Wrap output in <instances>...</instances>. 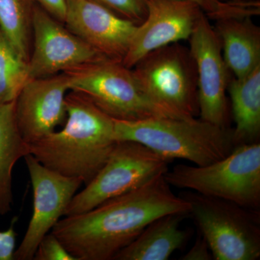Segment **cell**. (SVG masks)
<instances>
[{"instance_id": "1", "label": "cell", "mask_w": 260, "mask_h": 260, "mask_svg": "<svg viewBox=\"0 0 260 260\" xmlns=\"http://www.w3.org/2000/svg\"><path fill=\"white\" fill-rule=\"evenodd\" d=\"M164 175L85 213L67 215L51 233L77 260L114 259L155 219L189 214V203L173 192Z\"/></svg>"}, {"instance_id": "2", "label": "cell", "mask_w": 260, "mask_h": 260, "mask_svg": "<svg viewBox=\"0 0 260 260\" xmlns=\"http://www.w3.org/2000/svg\"><path fill=\"white\" fill-rule=\"evenodd\" d=\"M62 129L29 145L30 154L44 167L87 185L105 164L118 141L114 119L88 97L70 90L65 98Z\"/></svg>"}, {"instance_id": "3", "label": "cell", "mask_w": 260, "mask_h": 260, "mask_svg": "<svg viewBox=\"0 0 260 260\" xmlns=\"http://www.w3.org/2000/svg\"><path fill=\"white\" fill-rule=\"evenodd\" d=\"M114 121L116 141L137 142L169 162L184 159L204 167L225 158L236 148L233 129L195 117Z\"/></svg>"}, {"instance_id": "4", "label": "cell", "mask_w": 260, "mask_h": 260, "mask_svg": "<svg viewBox=\"0 0 260 260\" xmlns=\"http://www.w3.org/2000/svg\"><path fill=\"white\" fill-rule=\"evenodd\" d=\"M70 90L88 98L102 112L116 120L186 116L164 107L145 90L131 68L121 61L104 59L64 72Z\"/></svg>"}, {"instance_id": "5", "label": "cell", "mask_w": 260, "mask_h": 260, "mask_svg": "<svg viewBox=\"0 0 260 260\" xmlns=\"http://www.w3.org/2000/svg\"><path fill=\"white\" fill-rule=\"evenodd\" d=\"M164 177L170 186L259 210L260 143L238 145L225 158L204 167L179 164Z\"/></svg>"}, {"instance_id": "6", "label": "cell", "mask_w": 260, "mask_h": 260, "mask_svg": "<svg viewBox=\"0 0 260 260\" xmlns=\"http://www.w3.org/2000/svg\"><path fill=\"white\" fill-rule=\"evenodd\" d=\"M181 197L189 203V214L208 243L213 259H259V210L194 191Z\"/></svg>"}, {"instance_id": "7", "label": "cell", "mask_w": 260, "mask_h": 260, "mask_svg": "<svg viewBox=\"0 0 260 260\" xmlns=\"http://www.w3.org/2000/svg\"><path fill=\"white\" fill-rule=\"evenodd\" d=\"M169 164L140 143L118 141L95 177L75 195L64 216L85 213L107 200L138 189L165 174Z\"/></svg>"}, {"instance_id": "8", "label": "cell", "mask_w": 260, "mask_h": 260, "mask_svg": "<svg viewBox=\"0 0 260 260\" xmlns=\"http://www.w3.org/2000/svg\"><path fill=\"white\" fill-rule=\"evenodd\" d=\"M159 104L186 117L199 115L198 72L189 47L180 42L148 53L132 68Z\"/></svg>"}, {"instance_id": "9", "label": "cell", "mask_w": 260, "mask_h": 260, "mask_svg": "<svg viewBox=\"0 0 260 260\" xmlns=\"http://www.w3.org/2000/svg\"><path fill=\"white\" fill-rule=\"evenodd\" d=\"M188 41L198 72L200 119L229 127L230 108L226 93L233 75L224 60L220 39L206 15L200 18Z\"/></svg>"}, {"instance_id": "10", "label": "cell", "mask_w": 260, "mask_h": 260, "mask_svg": "<svg viewBox=\"0 0 260 260\" xmlns=\"http://www.w3.org/2000/svg\"><path fill=\"white\" fill-rule=\"evenodd\" d=\"M32 25L29 79L45 78L93 61L109 59L37 4Z\"/></svg>"}, {"instance_id": "11", "label": "cell", "mask_w": 260, "mask_h": 260, "mask_svg": "<svg viewBox=\"0 0 260 260\" xmlns=\"http://www.w3.org/2000/svg\"><path fill=\"white\" fill-rule=\"evenodd\" d=\"M32 191L34 209L28 229L13 259H34L39 243L49 234L83 184L80 178L66 177L44 167L31 154L25 156Z\"/></svg>"}, {"instance_id": "12", "label": "cell", "mask_w": 260, "mask_h": 260, "mask_svg": "<svg viewBox=\"0 0 260 260\" xmlns=\"http://www.w3.org/2000/svg\"><path fill=\"white\" fill-rule=\"evenodd\" d=\"M205 14L189 0H148L144 21L137 25L122 64L133 68L155 49L183 40H189Z\"/></svg>"}, {"instance_id": "13", "label": "cell", "mask_w": 260, "mask_h": 260, "mask_svg": "<svg viewBox=\"0 0 260 260\" xmlns=\"http://www.w3.org/2000/svg\"><path fill=\"white\" fill-rule=\"evenodd\" d=\"M70 91L64 73L28 79L15 100V117L23 140L32 144L63 126L65 98Z\"/></svg>"}, {"instance_id": "14", "label": "cell", "mask_w": 260, "mask_h": 260, "mask_svg": "<svg viewBox=\"0 0 260 260\" xmlns=\"http://www.w3.org/2000/svg\"><path fill=\"white\" fill-rule=\"evenodd\" d=\"M64 24L106 58L119 61L127 53L138 25L91 0H67Z\"/></svg>"}, {"instance_id": "15", "label": "cell", "mask_w": 260, "mask_h": 260, "mask_svg": "<svg viewBox=\"0 0 260 260\" xmlns=\"http://www.w3.org/2000/svg\"><path fill=\"white\" fill-rule=\"evenodd\" d=\"M251 18L219 19L213 26L224 60L234 78H244L260 66V28Z\"/></svg>"}, {"instance_id": "16", "label": "cell", "mask_w": 260, "mask_h": 260, "mask_svg": "<svg viewBox=\"0 0 260 260\" xmlns=\"http://www.w3.org/2000/svg\"><path fill=\"white\" fill-rule=\"evenodd\" d=\"M186 214H168L149 223L113 260H167L180 249L189 234L180 229Z\"/></svg>"}, {"instance_id": "17", "label": "cell", "mask_w": 260, "mask_h": 260, "mask_svg": "<svg viewBox=\"0 0 260 260\" xmlns=\"http://www.w3.org/2000/svg\"><path fill=\"white\" fill-rule=\"evenodd\" d=\"M227 92L232 103L235 146L259 143L260 66L242 78L232 76Z\"/></svg>"}, {"instance_id": "18", "label": "cell", "mask_w": 260, "mask_h": 260, "mask_svg": "<svg viewBox=\"0 0 260 260\" xmlns=\"http://www.w3.org/2000/svg\"><path fill=\"white\" fill-rule=\"evenodd\" d=\"M30 154L15 117V100L0 106V215L11 210L12 174L15 164Z\"/></svg>"}, {"instance_id": "19", "label": "cell", "mask_w": 260, "mask_h": 260, "mask_svg": "<svg viewBox=\"0 0 260 260\" xmlns=\"http://www.w3.org/2000/svg\"><path fill=\"white\" fill-rule=\"evenodd\" d=\"M35 4L32 0H0V29L27 61L32 49Z\"/></svg>"}, {"instance_id": "20", "label": "cell", "mask_w": 260, "mask_h": 260, "mask_svg": "<svg viewBox=\"0 0 260 260\" xmlns=\"http://www.w3.org/2000/svg\"><path fill=\"white\" fill-rule=\"evenodd\" d=\"M28 79V61L0 29V106L16 100Z\"/></svg>"}, {"instance_id": "21", "label": "cell", "mask_w": 260, "mask_h": 260, "mask_svg": "<svg viewBox=\"0 0 260 260\" xmlns=\"http://www.w3.org/2000/svg\"><path fill=\"white\" fill-rule=\"evenodd\" d=\"M201 8L210 20L219 19L242 18L246 16H256L259 15L260 9L248 8L223 3L220 0H189Z\"/></svg>"}, {"instance_id": "22", "label": "cell", "mask_w": 260, "mask_h": 260, "mask_svg": "<svg viewBox=\"0 0 260 260\" xmlns=\"http://www.w3.org/2000/svg\"><path fill=\"white\" fill-rule=\"evenodd\" d=\"M103 5L121 18L140 25L148 11V0H91Z\"/></svg>"}, {"instance_id": "23", "label": "cell", "mask_w": 260, "mask_h": 260, "mask_svg": "<svg viewBox=\"0 0 260 260\" xmlns=\"http://www.w3.org/2000/svg\"><path fill=\"white\" fill-rule=\"evenodd\" d=\"M34 259L77 260L51 232L47 234L39 243Z\"/></svg>"}, {"instance_id": "24", "label": "cell", "mask_w": 260, "mask_h": 260, "mask_svg": "<svg viewBox=\"0 0 260 260\" xmlns=\"http://www.w3.org/2000/svg\"><path fill=\"white\" fill-rule=\"evenodd\" d=\"M16 218L13 219L8 230L0 232V260H14L15 242L17 234L14 225Z\"/></svg>"}, {"instance_id": "25", "label": "cell", "mask_w": 260, "mask_h": 260, "mask_svg": "<svg viewBox=\"0 0 260 260\" xmlns=\"http://www.w3.org/2000/svg\"><path fill=\"white\" fill-rule=\"evenodd\" d=\"M182 260H210L213 259L208 243L201 235L198 237L194 245L184 255L181 256Z\"/></svg>"}, {"instance_id": "26", "label": "cell", "mask_w": 260, "mask_h": 260, "mask_svg": "<svg viewBox=\"0 0 260 260\" xmlns=\"http://www.w3.org/2000/svg\"><path fill=\"white\" fill-rule=\"evenodd\" d=\"M51 16L64 23L66 14L67 0H32Z\"/></svg>"}, {"instance_id": "27", "label": "cell", "mask_w": 260, "mask_h": 260, "mask_svg": "<svg viewBox=\"0 0 260 260\" xmlns=\"http://www.w3.org/2000/svg\"><path fill=\"white\" fill-rule=\"evenodd\" d=\"M223 3L248 8L260 9V0H220Z\"/></svg>"}]
</instances>
